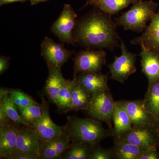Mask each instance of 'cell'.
<instances>
[{
    "label": "cell",
    "mask_w": 159,
    "mask_h": 159,
    "mask_svg": "<svg viewBox=\"0 0 159 159\" xmlns=\"http://www.w3.org/2000/svg\"><path fill=\"white\" fill-rule=\"evenodd\" d=\"M49 75L44 86L45 94L49 101L57 105L60 91L64 84L61 70L57 67L48 69Z\"/></svg>",
    "instance_id": "cell-19"
},
{
    "label": "cell",
    "mask_w": 159,
    "mask_h": 159,
    "mask_svg": "<svg viewBox=\"0 0 159 159\" xmlns=\"http://www.w3.org/2000/svg\"><path fill=\"white\" fill-rule=\"evenodd\" d=\"M158 3L151 0L138 1L130 9L115 19L117 26H122L125 30L139 33L147 28V23L157 13Z\"/></svg>",
    "instance_id": "cell-3"
},
{
    "label": "cell",
    "mask_w": 159,
    "mask_h": 159,
    "mask_svg": "<svg viewBox=\"0 0 159 159\" xmlns=\"http://www.w3.org/2000/svg\"><path fill=\"white\" fill-rule=\"evenodd\" d=\"M139 1H145V0H139Z\"/></svg>",
    "instance_id": "cell-35"
},
{
    "label": "cell",
    "mask_w": 159,
    "mask_h": 159,
    "mask_svg": "<svg viewBox=\"0 0 159 159\" xmlns=\"http://www.w3.org/2000/svg\"><path fill=\"white\" fill-rule=\"evenodd\" d=\"M112 119L114 128L111 131L114 138L119 136L132 128L130 117L119 101H115Z\"/></svg>",
    "instance_id": "cell-20"
},
{
    "label": "cell",
    "mask_w": 159,
    "mask_h": 159,
    "mask_svg": "<svg viewBox=\"0 0 159 159\" xmlns=\"http://www.w3.org/2000/svg\"><path fill=\"white\" fill-rule=\"evenodd\" d=\"M49 0H29L31 6H34V5H37L39 3L43 2H47Z\"/></svg>",
    "instance_id": "cell-34"
},
{
    "label": "cell",
    "mask_w": 159,
    "mask_h": 159,
    "mask_svg": "<svg viewBox=\"0 0 159 159\" xmlns=\"http://www.w3.org/2000/svg\"><path fill=\"white\" fill-rule=\"evenodd\" d=\"M74 79L92 94L109 89L107 75L101 72L79 73Z\"/></svg>",
    "instance_id": "cell-16"
},
{
    "label": "cell",
    "mask_w": 159,
    "mask_h": 159,
    "mask_svg": "<svg viewBox=\"0 0 159 159\" xmlns=\"http://www.w3.org/2000/svg\"><path fill=\"white\" fill-rule=\"evenodd\" d=\"M113 155L111 148H102L99 145H94L92 152L91 159H113Z\"/></svg>",
    "instance_id": "cell-29"
},
{
    "label": "cell",
    "mask_w": 159,
    "mask_h": 159,
    "mask_svg": "<svg viewBox=\"0 0 159 159\" xmlns=\"http://www.w3.org/2000/svg\"><path fill=\"white\" fill-rule=\"evenodd\" d=\"M122 54L115 56L113 62L109 64L111 78L113 80L123 83L132 74L137 71L136 66L137 54L131 53L127 50L125 43L120 39Z\"/></svg>",
    "instance_id": "cell-6"
},
{
    "label": "cell",
    "mask_w": 159,
    "mask_h": 159,
    "mask_svg": "<svg viewBox=\"0 0 159 159\" xmlns=\"http://www.w3.org/2000/svg\"><path fill=\"white\" fill-rule=\"evenodd\" d=\"M9 97L18 109L26 108L37 103L32 97L20 90L9 89Z\"/></svg>",
    "instance_id": "cell-28"
},
{
    "label": "cell",
    "mask_w": 159,
    "mask_h": 159,
    "mask_svg": "<svg viewBox=\"0 0 159 159\" xmlns=\"http://www.w3.org/2000/svg\"><path fill=\"white\" fill-rule=\"evenodd\" d=\"M64 125L66 134L71 142H83L92 145H99L107 137L112 136L111 130L103 128L101 122L92 117H67Z\"/></svg>",
    "instance_id": "cell-2"
},
{
    "label": "cell",
    "mask_w": 159,
    "mask_h": 159,
    "mask_svg": "<svg viewBox=\"0 0 159 159\" xmlns=\"http://www.w3.org/2000/svg\"><path fill=\"white\" fill-rule=\"evenodd\" d=\"M20 116L29 126L33 125L41 117L42 114V104L35 103L23 109H19Z\"/></svg>",
    "instance_id": "cell-27"
},
{
    "label": "cell",
    "mask_w": 159,
    "mask_h": 159,
    "mask_svg": "<svg viewBox=\"0 0 159 159\" xmlns=\"http://www.w3.org/2000/svg\"><path fill=\"white\" fill-rule=\"evenodd\" d=\"M143 101L145 108L159 124V79L148 83Z\"/></svg>",
    "instance_id": "cell-23"
},
{
    "label": "cell",
    "mask_w": 159,
    "mask_h": 159,
    "mask_svg": "<svg viewBox=\"0 0 159 159\" xmlns=\"http://www.w3.org/2000/svg\"><path fill=\"white\" fill-rule=\"evenodd\" d=\"M94 146L81 142H72L70 148L62 154L61 159H91Z\"/></svg>",
    "instance_id": "cell-25"
},
{
    "label": "cell",
    "mask_w": 159,
    "mask_h": 159,
    "mask_svg": "<svg viewBox=\"0 0 159 159\" xmlns=\"http://www.w3.org/2000/svg\"><path fill=\"white\" fill-rule=\"evenodd\" d=\"M92 97V94L76 80V82L72 89L70 111H86Z\"/></svg>",
    "instance_id": "cell-22"
},
{
    "label": "cell",
    "mask_w": 159,
    "mask_h": 159,
    "mask_svg": "<svg viewBox=\"0 0 159 159\" xmlns=\"http://www.w3.org/2000/svg\"><path fill=\"white\" fill-rule=\"evenodd\" d=\"M114 139L142 147L157 149L159 146V125L146 124L133 126L119 136L114 137Z\"/></svg>",
    "instance_id": "cell-4"
},
{
    "label": "cell",
    "mask_w": 159,
    "mask_h": 159,
    "mask_svg": "<svg viewBox=\"0 0 159 159\" xmlns=\"http://www.w3.org/2000/svg\"><path fill=\"white\" fill-rule=\"evenodd\" d=\"M27 1H29V0H0V6H3V5H7V4L16 2H24Z\"/></svg>",
    "instance_id": "cell-33"
},
{
    "label": "cell",
    "mask_w": 159,
    "mask_h": 159,
    "mask_svg": "<svg viewBox=\"0 0 159 159\" xmlns=\"http://www.w3.org/2000/svg\"><path fill=\"white\" fill-rule=\"evenodd\" d=\"M142 71L148 80V82L159 79V56L150 50L141 46Z\"/></svg>",
    "instance_id": "cell-17"
},
{
    "label": "cell",
    "mask_w": 159,
    "mask_h": 159,
    "mask_svg": "<svg viewBox=\"0 0 159 159\" xmlns=\"http://www.w3.org/2000/svg\"><path fill=\"white\" fill-rule=\"evenodd\" d=\"M9 57L1 56L0 57V75L6 72L8 69L9 64Z\"/></svg>",
    "instance_id": "cell-31"
},
{
    "label": "cell",
    "mask_w": 159,
    "mask_h": 159,
    "mask_svg": "<svg viewBox=\"0 0 159 159\" xmlns=\"http://www.w3.org/2000/svg\"><path fill=\"white\" fill-rule=\"evenodd\" d=\"M131 43L144 46L159 56V9L142 35L134 38Z\"/></svg>",
    "instance_id": "cell-13"
},
{
    "label": "cell",
    "mask_w": 159,
    "mask_h": 159,
    "mask_svg": "<svg viewBox=\"0 0 159 159\" xmlns=\"http://www.w3.org/2000/svg\"><path fill=\"white\" fill-rule=\"evenodd\" d=\"M41 117L33 125L30 126L37 134L40 142L66 135L64 126L57 125L51 119L49 112L48 103L42 96Z\"/></svg>",
    "instance_id": "cell-9"
},
{
    "label": "cell",
    "mask_w": 159,
    "mask_h": 159,
    "mask_svg": "<svg viewBox=\"0 0 159 159\" xmlns=\"http://www.w3.org/2000/svg\"><path fill=\"white\" fill-rule=\"evenodd\" d=\"M19 132L18 126L14 124L0 126V157L11 159L14 154Z\"/></svg>",
    "instance_id": "cell-15"
},
{
    "label": "cell",
    "mask_w": 159,
    "mask_h": 159,
    "mask_svg": "<svg viewBox=\"0 0 159 159\" xmlns=\"http://www.w3.org/2000/svg\"><path fill=\"white\" fill-rule=\"evenodd\" d=\"M139 159H159L157 149H150L142 154Z\"/></svg>",
    "instance_id": "cell-30"
},
{
    "label": "cell",
    "mask_w": 159,
    "mask_h": 159,
    "mask_svg": "<svg viewBox=\"0 0 159 159\" xmlns=\"http://www.w3.org/2000/svg\"><path fill=\"white\" fill-rule=\"evenodd\" d=\"M76 82V80H66L60 91L57 98V106L61 111L66 113L70 111V107L72 89Z\"/></svg>",
    "instance_id": "cell-26"
},
{
    "label": "cell",
    "mask_w": 159,
    "mask_h": 159,
    "mask_svg": "<svg viewBox=\"0 0 159 159\" xmlns=\"http://www.w3.org/2000/svg\"><path fill=\"white\" fill-rule=\"evenodd\" d=\"M17 107L11 101L9 94L0 97V112H2L13 124L19 126H30L19 113Z\"/></svg>",
    "instance_id": "cell-24"
},
{
    "label": "cell",
    "mask_w": 159,
    "mask_h": 159,
    "mask_svg": "<svg viewBox=\"0 0 159 159\" xmlns=\"http://www.w3.org/2000/svg\"><path fill=\"white\" fill-rule=\"evenodd\" d=\"M94 8L77 20L73 31L75 42L87 50L108 49L121 47L116 24L111 17Z\"/></svg>",
    "instance_id": "cell-1"
},
{
    "label": "cell",
    "mask_w": 159,
    "mask_h": 159,
    "mask_svg": "<svg viewBox=\"0 0 159 159\" xmlns=\"http://www.w3.org/2000/svg\"><path fill=\"white\" fill-rule=\"evenodd\" d=\"M114 145L111 148L116 159H139L151 148L142 147L118 139H114Z\"/></svg>",
    "instance_id": "cell-18"
},
{
    "label": "cell",
    "mask_w": 159,
    "mask_h": 159,
    "mask_svg": "<svg viewBox=\"0 0 159 159\" xmlns=\"http://www.w3.org/2000/svg\"><path fill=\"white\" fill-rule=\"evenodd\" d=\"M139 0H87L85 6H93L104 13L112 16L118 13L128 7L130 4L138 2Z\"/></svg>",
    "instance_id": "cell-21"
},
{
    "label": "cell",
    "mask_w": 159,
    "mask_h": 159,
    "mask_svg": "<svg viewBox=\"0 0 159 159\" xmlns=\"http://www.w3.org/2000/svg\"><path fill=\"white\" fill-rule=\"evenodd\" d=\"M41 50L42 56L48 69L57 67L61 70L63 65L74 53L66 49L63 44L55 42L48 37H45L42 42Z\"/></svg>",
    "instance_id": "cell-10"
},
{
    "label": "cell",
    "mask_w": 159,
    "mask_h": 159,
    "mask_svg": "<svg viewBox=\"0 0 159 159\" xmlns=\"http://www.w3.org/2000/svg\"><path fill=\"white\" fill-rule=\"evenodd\" d=\"M107 53L102 50L80 51L74 58V77L80 73L99 72L106 65Z\"/></svg>",
    "instance_id": "cell-7"
},
{
    "label": "cell",
    "mask_w": 159,
    "mask_h": 159,
    "mask_svg": "<svg viewBox=\"0 0 159 159\" xmlns=\"http://www.w3.org/2000/svg\"><path fill=\"white\" fill-rule=\"evenodd\" d=\"M119 101L124 107L130 117L133 126L146 124L159 125L158 122L145 108L143 99L122 100Z\"/></svg>",
    "instance_id": "cell-12"
},
{
    "label": "cell",
    "mask_w": 159,
    "mask_h": 159,
    "mask_svg": "<svg viewBox=\"0 0 159 159\" xmlns=\"http://www.w3.org/2000/svg\"><path fill=\"white\" fill-rule=\"evenodd\" d=\"M10 159H40L39 157L25 155L15 154Z\"/></svg>",
    "instance_id": "cell-32"
},
{
    "label": "cell",
    "mask_w": 159,
    "mask_h": 159,
    "mask_svg": "<svg viewBox=\"0 0 159 159\" xmlns=\"http://www.w3.org/2000/svg\"><path fill=\"white\" fill-rule=\"evenodd\" d=\"M77 14L69 4H65L59 17L52 25L51 31L61 42L74 45L76 42L73 31L76 26Z\"/></svg>",
    "instance_id": "cell-8"
},
{
    "label": "cell",
    "mask_w": 159,
    "mask_h": 159,
    "mask_svg": "<svg viewBox=\"0 0 159 159\" xmlns=\"http://www.w3.org/2000/svg\"><path fill=\"white\" fill-rule=\"evenodd\" d=\"M39 148V139L33 129L30 126H23L19 128L14 155H25L40 158Z\"/></svg>",
    "instance_id": "cell-11"
},
{
    "label": "cell",
    "mask_w": 159,
    "mask_h": 159,
    "mask_svg": "<svg viewBox=\"0 0 159 159\" xmlns=\"http://www.w3.org/2000/svg\"><path fill=\"white\" fill-rule=\"evenodd\" d=\"M71 142L65 135L40 142V158L61 159L62 154L70 148Z\"/></svg>",
    "instance_id": "cell-14"
},
{
    "label": "cell",
    "mask_w": 159,
    "mask_h": 159,
    "mask_svg": "<svg viewBox=\"0 0 159 159\" xmlns=\"http://www.w3.org/2000/svg\"><path fill=\"white\" fill-rule=\"evenodd\" d=\"M115 103L109 89L103 90L92 94L86 111L90 117L100 122H105L109 127V129L112 130Z\"/></svg>",
    "instance_id": "cell-5"
}]
</instances>
